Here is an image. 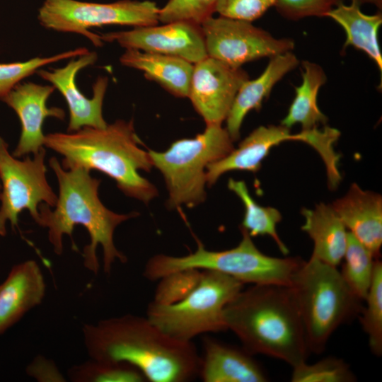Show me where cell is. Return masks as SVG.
<instances>
[{
    "mask_svg": "<svg viewBox=\"0 0 382 382\" xmlns=\"http://www.w3.org/2000/svg\"><path fill=\"white\" fill-rule=\"evenodd\" d=\"M366 306L358 316L363 330L368 336L369 346L372 353L382 354V262H375L371 284L364 299Z\"/></svg>",
    "mask_w": 382,
    "mask_h": 382,
    "instance_id": "obj_28",
    "label": "cell"
},
{
    "mask_svg": "<svg viewBox=\"0 0 382 382\" xmlns=\"http://www.w3.org/2000/svg\"><path fill=\"white\" fill-rule=\"evenodd\" d=\"M84 345L91 359L125 362L151 382H186L199 374L201 357L190 342L164 333L147 317L127 314L85 324Z\"/></svg>",
    "mask_w": 382,
    "mask_h": 382,
    "instance_id": "obj_1",
    "label": "cell"
},
{
    "mask_svg": "<svg viewBox=\"0 0 382 382\" xmlns=\"http://www.w3.org/2000/svg\"><path fill=\"white\" fill-rule=\"evenodd\" d=\"M159 8L150 1L122 0L109 4L76 0H45L38 11L40 24L59 32L84 35L96 47L103 45L100 36L88 30L109 25L134 28L157 25Z\"/></svg>",
    "mask_w": 382,
    "mask_h": 382,
    "instance_id": "obj_9",
    "label": "cell"
},
{
    "mask_svg": "<svg viewBox=\"0 0 382 382\" xmlns=\"http://www.w3.org/2000/svg\"><path fill=\"white\" fill-rule=\"evenodd\" d=\"M100 36L103 42H116L126 49L173 56L192 64L207 57L201 25L190 22L138 27Z\"/></svg>",
    "mask_w": 382,
    "mask_h": 382,
    "instance_id": "obj_13",
    "label": "cell"
},
{
    "mask_svg": "<svg viewBox=\"0 0 382 382\" xmlns=\"http://www.w3.org/2000/svg\"><path fill=\"white\" fill-rule=\"evenodd\" d=\"M300 141L311 144V130L291 134L289 128L280 125L260 126L245 137L224 158L210 163L206 169L207 183L214 185L223 174L232 170L257 172L262 161L272 148L285 141Z\"/></svg>",
    "mask_w": 382,
    "mask_h": 382,
    "instance_id": "obj_16",
    "label": "cell"
},
{
    "mask_svg": "<svg viewBox=\"0 0 382 382\" xmlns=\"http://www.w3.org/2000/svg\"><path fill=\"white\" fill-rule=\"evenodd\" d=\"M140 144L133 120H118L104 128L83 127L75 132L48 134L44 145L62 156L64 169L99 170L127 196L147 204L158 196V190L138 172L153 167L149 151Z\"/></svg>",
    "mask_w": 382,
    "mask_h": 382,
    "instance_id": "obj_4",
    "label": "cell"
},
{
    "mask_svg": "<svg viewBox=\"0 0 382 382\" xmlns=\"http://www.w3.org/2000/svg\"><path fill=\"white\" fill-rule=\"evenodd\" d=\"M0 189H1V184H0Z\"/></svg>",
    "mask_w": 382,
    "mask_h": 382,
    "instance_id": "obj_36",
    "label": "cell"
},
{
    "mask_svg": "<svg viewBox=\"0 0 382 382\" xmlns=\"http://www.w3.org/2000/svg\"><path fill=\"white\" fill-rule=\"evenodd\" d=\"M302 83L295 87V97L281 125L290 129L296 124L302 130L318 128L325 125L328 117L319 109L317 98L319 89L326 82L323 68L313 62L303 61Z\"/></svg>",
    "mask_w": 382,
    "mask_h": 382,
    "instance_id": "obj_24",
    "label": "cell"
},
{
    "mask_svg": "<svg viewBox=\"0 0 382 382\" xmlns=\"http://www.w3.org/2000/svg\"><path fill=\"white\" fill-rule=\"evenodd\" d=\"M195 286L172 303L151 302L149 320L166 335L190 342L200 335L227 330L223 317L225 306L243 289V283L226 274L201 270Z\"/></svg>",
    "mask_w": 382,
    "mask_h": 382,
    "instance_id": "obj_8",
    "label": "cell"
},
{
    "mask_svg": "<svg viewBox=\"0 0 382 382\" xmlns=\"http://www.w3.org/2000/svg\"><path fill=\"white\" fill-rule=\"evenodd\" d=\"M361 6L362 4H371L376 6L378 8L381 9L382 0H351Z\"/></svg>",
    "mask_w": 382,
    "mask_h": 382,
    "instance_id": "obj_35",
    "label": "cell"
},
{
    "mask_svg": "<svg viewBox=\"0 0 382 382\" xmlns=\"http://www.w3.org/2000/svg\"><path fill=\"white\" fill-rule=\"evenodd\" d=\"M346 228L378 259L382 245V197L352 183L332 204Z\"/></svg>",
    "mask_w": 382,
    "mask_h": 382,
    "instance_id": "obj_17",
    "label": "cell"
},
{
    "mask_svg": "<svg viewBox=\"0 0 382 382\" xmlns=\"http://www.w3.org/2000/svg\"><path fill=\"white\" fill-rule=\"evenodd\" d=\"M277 0H219L216 12L221 16L252 22L260 18Z\"/></svg>",
    "mask_w": 382,
    "mask_h": 382,
    "instance_id": "obj_33",
    "label": "cell"
},
{
    "mask_svg": "<svg viewBox=\"0 0 382 382\" xmlns=\"http://www.w3.org/2000/svg\"><path fill=\"white\" fill-rule=\"evenodd\" d=\"M74 382H142L146 381L135 366L125 362L91 359L71 367L67 374Z\"/></svg>",
    "mask_w": 382,
    "mask_h": 382,
    "instance_id": "obj_27",
    "label": "cell"
},
{
    "mask_svg": "<svg viewBox=\"0 0 382 382\" xmlns=\"http://www.w3.org/2000/svg\"><path fill=\"white\" fill-rule=\"evenodd\" d=\"M224 320L249 354L280 359L292 368L310 353L303 323L289 286L253 284L224 308Z\"/></svg>",
    "mask_w": 382,
    "mask_h": 382,
    "instance_id": "obj_3",
    "label": "cell"
},
{
    "mask_svg": "<svg viewBox=\"0 0 382 382\" xmlns=\"http://www.w3.org/2000/svg\"><path fill=\"white\" fill-rule=\"evenodd\" d=\"M88 52L86 48H77L49 57H35L26 62L0 64V99L7 95L21 80L36 72L39 68Z\"/></svg>",
    "mask_w": 382,
    "mask_h": 382,
    "instance_id": "obj_30",
    "label": "cell"
},
{
    "mask_svg": "<svg viewBox=\"0 0 382 382\" xmlns=\"http://www.w3.org/2000/svg\"><path fill=\"white\" fill-rule=\"evenodd\" d=\"M120 62L123 66L141 71L146 79L170 94L188 97L194 64L182 58L134 49H126Z\"/></svg>",
    "mask_w": 382,
    "mask_h": 382,
    "instance_id": "obj_21",
    "label": "cell"
},
{
    "mask_svg": "<svg viewBox=\"0 0 382 382\" xmlns=\"http://www.w3.org/2000/svg\"><path fill=\"white\" fill-rule=\"evenodd\" d=\"M228 187L241 200L245 214L241 228L245 229L251 237L269 236L275 242L279 250L284 254L289 253L288 248L279 238L277 226L282 219L278 209L271 207L259 205L251 197L245 183L230 178Z\"/></svg>",
    "mask_w": 382,
    "mask_h": 382,
    "instance_id": "obj_25",
    "label": "cell"
},
{
    "mask_svg": "<svg viewBox=\"0 0 382 382\" xmlns=\"http://www.w3.org/2000/svg\"><path fill=\"white\" fill-rule=\"evenodd\" d=\"M45 289L44 276L35 260L14 265L0 284V335L40 305Z\"/></svg>",
    "mask_w": 382,
    "mask_h": 382,
    "instance_id": "obj_18",
    "label": "cell"
},
{
    "mask_svg": "<svg viewBox=\"0 0 382 382\" xmlns=\"http://www.w3.org/2000/svg\"><path fill=\"white\" fill-rule=\"evenodd\" d=\"M204 354L199 374L204 382H265L267 374L243 348L228 345L213 337L203 338Z\"/></svg>",
    "mask_w": 382,
    "mask_h": 382,
    "instance_id": "obj_19",
    "label": "cell"
},
{
    "mask_svg": "<svg viewBox=\"0 0 382 382\" xmlns=\"http://www.w3.org/2000/svg\"><path fill=\"white\" fill-rule=\"evenodd\" d=\"M299 64L296 56L287 52L270 58L264 71L255 79L245 81L238 89L226 119V130L233 141L240 137V129L246 115L259 111L274 86Z\"/></svg>",
    "mask_w": 382,
    "mask_h": 382,
    "instance_id": "obj_20",
    "label": "cell"
},
{
    "mask_svg": "<svg viewBox=\"0 0 382 382\" xmlns=\"http://www.w3.org/2000/svg\"><path fill=\"white\" fill-rule=\"evenodd\" d=\"M219 0H168L159 8L158 21L163 23L186 21L201 25L216 12Z\"/></svg>",
    "mask_w": 382,
    "mask_h": 382,
    "instance_id": "obj_31",
    "label": "cell"
},
{
    "mask_svg": "<svg viewBox=\"0 0 382 382\" xmlns=\"http://www.w3.org/2000/svg\"><path fill=\"white\" fill-rule=\"evenodd\" d=\"M201 272L197 269L182 270L160 279L153 301L168 304L182 299L195 286Z\"/></svg>",
    "mask_w": 382,
    "mask_h": 382,
    "instance_id": "obj_32",
    "label": "cell"
},
{
    "mask_svg": "<svg viewBox=\"0 0 382 382\" xmlns=\"http://www.w3.org/2000/svg\"><path fill=\"white\" fill-rule=\"evenodd\" d=\"M342 260L340 274L354 294L364 301L373 278L376 258L373 253L351 233Z\"/></svg>",
    "mask_w": 382,
    "mask_h": 382,
    "instance_id": "obj_26",
    "label": "cell"
},
{
    "mask_svg": "<svg viewBox=\"0 0 382 382\" xmlns=\"http://www.w3.org/2000/svg\"><path fill=\"white\" fill-rule=\"evenodd\" d=\"M49 164L57 176L59 196L54 210L45 203L39 205L37 224L48 228L49 241L57 255L63 251L64 234L72 239L74 226H84L91 238L83 248L85 267L98 273L100 266L96 249L100 244L103 251V271L110 274L116 260L122 263L127 261L114 244V231L119 224L137 216L139 213L121 214L106 208L98 197L101 181L93 178L89 170L80 168L65 170L55 157L50 159Z\"/></svg>",
    "mask_w": 382,
    "mask_h": 382,
    "instance_id": "obj_2",
    "label": "cell"
},
{
    "mask_svg": "<svg viewBox=\"0 0 382 382\" xmlns=\"http://www.w3.org/2000/svg\"><path fill=\"white\" fill-rule=\"evenodd\" d=\"M292 382H352L357 381L349 364L335 357H328L308 364L293 368Z\"/></svg>",
    "mask_w": 382,
    "mask_h": 382,
    "instance_id": "obj_29",
    "label": "cell"
},
{
    "mask_svg": "<svg viewBox=\"0 0 382 382\" xmlns=\"http://www.w3.org/2000/svg\"><path fill=\"white\" fill-rule=\"evenodd\" d=\"M301 229L314 244L311 255L337 267L342 260L347 241V228L331 204L320 203L313 209H303Z\"/></svg>",
    "mask_w": 382,
    "mask_h": 382,
    "instance_id": "obj_22",
    "label": "cell"
},
{
    "mask_svg": "<svg viewBox=\"0 0 382 382\" xmlns=\"http://www.w3.org/2000/svg\"><path fill=\"white\" fill-rule=\"evenodd\" d=\"M248 79L242 68H233L207 56L194 64L187 98L206 125H221L238 89Z\"/></svg>",
    "mask_w": 382,
    "mask_h": 382,
    "instance_id": "obj_12",
    "label": "cell"
},
{
    "mask_svg": "<svg viewBox=\"0 0 382 382\" xmlns=\"http://www.w3.org/2000/svg\"><path fill=\"white\" fill-rule=\"evenodd\" d=\"M342 0H277L275 7L283 17L298 20L308 16L323 17Z\"/></svg>",
    "mask_w": 382,
    "mask_h": 382,
    "instance_id": "obj_34",
    "label": "cell"
},
{
    "mask_svg": "<svg viewBox=\"0 0 382 382\" xmlns=\"http://www.w3.org/2000/svg\"><path fill=\"white\" fill-rule=\"evenodd\" d=\"M325 16L341 25L346 33L342 50L352 46L365 52L382 71V54L378 40V31L382 24V15L377 13L367 15L360 6L352 1L345 5L342 1L332 8Z\"/></svg>",
    "mask_w": 382,
    "mask_h": 382,
    "instance_id": "obj_23",
    "label": "cell"
},
{
    "mask_svg": "<svg viewBox=\"0 0 382 382\" xmlns=\"http://www.w3.org/2000/svg\"><path fill=\"white\" fill-rule=\"evenodd\" d=\"M97 59L96 52H88L77 59H71L64 67L37 71L42 79L52 83L64 97L69 111L68 132L77 131L83 127L104 128L108 125L103 117L102 107L108 79L106 76L97 78L93 86V96L91 98L85 97L76 84L77 73L81 69L93 64Z\"/></svg>",
    "mask_w": 382,
    "mask_h": 382,
    "instance_id": "obj_14",
    "label": "cell"
},
{
    "mask_svg": "<svg viewBox=\"0 0 382 382\" xmlns=\"http://www.w3.org/2000/svg\"><path fill=\"white\" fill-rule=\"evenodd\" d=\"M200 25L207 56L233 68L291 52L295 45L293 40L275 38L249 21L211 16Z\"/></svg>",
    "mask_w": 382,
    "mask_h": 382,
    "instance_id": "obj_11",
    "label": "cell"
},
{
    "mask_svg": "<svg viewBox=\"0 0 382 382\" xmlns=\"http://www.w3.org/2000/svg\"><path fill=\"white\" fill-rule=\"evenodd\" d=\"M233 149L226 128L208 125L195 138L178 139L165 151L149 150L153 166L161 171L166 184L167 207L192 208L202 203L206 198L207 166Z\"/></svg>",
    "mask_w": 382,
    "mask_h": 382,
    "instance_id": "obj_7",
    "label": "cell"
},
{
    "mask_svg": "<svg viewBox=\"0 0 382 382\" xmlns=\"http://www.w3.org/2000/svg\"><path fill=\"white\" fill-rule=\"evenodd\" d=\"M54 89L53 86L33 82L18 83L1 99L16 112L21 123L20 139L12 153L14 157L34 155L43 147L45 135L42 126L47 117L64 118L63 109L47 107V100Z\"/></svg>",
    "mask_w": 382,
    "mask_h": 382,
    "instance_id": "obj_15",
    "label": "cell"
},
{
    "mask_svg": "<svg viewBox=\"0 0 382 382\" xmlns=\"http://www.w3.org/2000/svg\"><path fill=\"white\" fill-rule=\"evenodd\" d=\"M242 239L231 249L212 251L197 241L194 253L182 257L158 254L146 262L145 278L156 281L170 274L186 270L217 271L242 283L289 286L291 277L303 262L300 257H274L262 253L252 237L240 227Z\"/></svg>",
    "mask_w": 382,
    "mask_h": 382,
    "instance_id": "obj_6",
    "label": "cell"
},
{
    "mask_svg": "<svg viewBox=\"0 0 382 382\" xmlns=\"http://www.w3.org/2000/svg\"><path fill=\"white\" fill-rule=\"evenodd\" d=\"M303 323L310 352L322 353L338 327L359 315L362 301L340 272L311 255L303 261L289 286Z\"/></svg>",
    "mask_w": 382,
    "mask_h": 382,
    "instance_id": "obj_5",
    "label": "cell"
},
{
    "mask_svg": "<svg viewBox=\"0 0 382 382\" xmlns=\"http://www.w3.org/2000/svg\"><path fill=\"white\" fill-rule=\"evenodd\" d=\"M45 154L42 147L33 158L27 156L18 160L9 153L8 144L0 137V236H6L7 221L13 230L18 227V215L23 209H28L37 224L39 205L55 206L57 196L46 178Z\"/></svg>",
    "mask_w": 382,
    "mask_h": 382,
    "instance_id": "obj_10",
    "label": "cell"
}]
</instances>
